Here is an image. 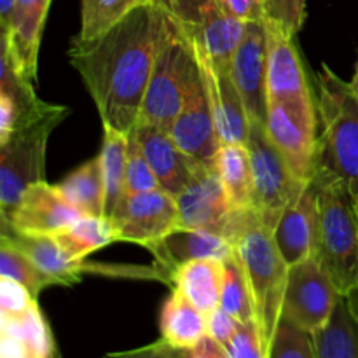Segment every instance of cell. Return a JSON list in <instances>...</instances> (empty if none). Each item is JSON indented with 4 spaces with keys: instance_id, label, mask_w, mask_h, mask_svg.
<instances>
[{
    "instance_id": "9c48e42d",
    "label": "cell",
    "mask_w": 358,
    "mask_h": 358,
    "mask_svg": "<svg viewBox=\"0 0 358 358\" xmlns=\"http://www.w3.org/2000/svg\"><path fill=\"white\" fill-rule=\"evenodd\" d=\"M266 131L296 180H313L318 150L317 103L269 100Z\"/></svg>"
},
{
    "instance_id": "74e56055",
    "label": "cell",
    "mask_w": 358,
    "mask_h": 358,
    "mask_svg": "<svg viewBox=\"0 0 358 358\" xmlns=\"http://www.w3.org/2000/svg\"><path fill=\"white\" fill-rule=\"evenodd\" d=\"M37 297L16 280L0 276V313H20L27 310Z\"/></svg>"
},
{
    "instance_id": "f546056e",
    "label": "cell",
    "mask_w": 358,
    "mask_h": 358,
    "mask_svg": "<svg viewBox=\"0 0 358 358\" xmlns=\"http://www.w3.org/2000/svg\"><path fill=\"white\" fill-rule=\"evenodd\" d=\"M126 150H128V135L103 128L100 159L105 180V217L114 215L119 203L128 194L126 191Z\"/></svg>"
},
{
    "instance_id": "60d3db41",
    "label": "cell",
    "mask_w": 358,
    "mask_h": 358,
    "mask_svg": "<svg viewBox=\"0 0 358 358\" xmlns=\"http://www.w3.org/2000/svg\"><path fill=\"white\" fill-rule=\"evenodd\" d=\"M187 358H229L226 348L206 332L205 338L189 350Z\"/></svg>"
},
{
    "instance_id": "ab89813d",
    "label": "cell",
    "mask_w": 358,
    "mask_h": 358,
    "mask_svg": "<svg viewBox=\"0 0 358 358\" xmlns=\"http://www.w3.org/2000/svg\"><path fill=\"white\" fill-rule=\"evenodd\" d=\"M236 20L243 23L264 20V0H220Z\"/></svg>"
},
{
    "instance_id": "8d00e7d4",
    "label": "cell",
    "mask_w": 358,
    "mask_h": 358,
    "mask_svg": "<svg viewBox=\"0 0 358 358\" xmlns=\"http://www.w3.org/2000/svg\"><path fill=\"white\" fill-rule=\"evenodd\" d=\"M229 358H266L261 334L255 322L240 324L236 334L226 346Z\"/></svg>"
},
{
    "instance_id": "4316f807",
    "label": "cell",
    "mask_w": 358,
    "mask_h": 358,
    "mask_svg": "<svg viewBox=\"0 0 358 358\" xmlns=\"http://www.w3.org/2000/svg\"><path fill=\"white\" fill-rule=\"evenodd\" d=\"M215 166L233 208L254 212V175L247 143H220Z\"/></svg>"
},
{
    "instance_id": "ac0fdd59",
    "label": "cell",
    "mask_w": 358,
    "mask_h": 358,
    "mask_svg": "<svg viewBox=\"0 0 358 358\" xmlns=\"http://www.w3.org/2000/svg\"><path fill=\"white\" fill-rule=\"evenodd\" d=\"M268 35V101H306L315 103L303 59L292 35L266 23Z\"/></svg>"
},
{
    "instance_id": "f1b7e54d",
    "label": "cell",
    "mask_w": 358,
    "mask_h": 358,
    "mask_svg": "<svg viewBox=\"0 0 358 358\" xmlns=\"http://www.w3.org/2000/svg\"><path fill=\"white\" fill-rule=\"evenodd\" d=\"M58 187L83 215H103L105 180L100 154L70 171Z\"/></svg>"
},
{
    "instance_id": "8992f818",
    "label": "cell",
    "mask_w": 358,
    "mask_h": 358,
    "mask_svg": "<svg viewBox=\"0 0 358 358\" xmlns=\"http://www.w3.org/2000/svg\"><path fill=\"white\" fill-rule=\"evenodd\" d=\"M234 248L250 289L254 322L261 334L264 357L268 358L269 345L283 313L289 264L280 254L271 231L259 220L245 229Z\"/></svg>"
},
{
    "instance_id": "9a60e30c",
    "label": "cell",
    "mask_w": 358,
    "mask_h": 358,
    "mask_svg": "<svg viewBox=\"0 0 358 358\" xmlns=\"http://www.w3.org/2000/svg\"><path fill=\"white\" fill-rule=\"evenodd\" d=\"M171 136L185 154L199 163H215L220 149L215 117L203 84L201 69L192 79L184 105L170 128Z\"/></svg>"
},
{
    "instance_id": "6da1fadb",
    "label": "cell",
    "mask_w": 358,
    "mask_h": 358,
    "mask_svg": "<svg viewBox=\"0 0 358 358\" xmlns=\"http://www.w3.org/2000/svg\"><path fill=\"white\" fill-rule=\"evenodd\" d=\"M159 21L161 7L149 0L94 41L72 38L70 65L83 79L103 128L128 135L140 122Z\"/></svg>"
},
{
    "instance_id": "f35d334b",
    "label": "cell",
    "mask_w": 358,
    "mask_h": 358,
    "mask_svg": "<svg viewBox=\"0 0 358 358\" xmlns=\"http://www.w3.org/2000/svg\"><path fill=\"white\" fill-rule=\"evenodd\" d=\"M240 324V320H236L233 315L224 311L220 306L217 308V310H213L212 313L206 315V331H208V334L212 336L213 339H217L224 348L229 345L233 336L236 334Z\"/></svg>"
},
{
    "instance_id": "836d02e7",
    "label": "cell",
    "mask_w": 358,
    "mask_h": 358,
    "mask_svg": "<svg viewBox=\"0 0 358 358\" xmlns=\"http://www.w3.org/2000/svg\"><path fill=\"white\" fill-rule=\"evenodd\" d=\"M268 358H317L313 334L282 315L269 345Z\"/></svg>"
},
{
    "instance_id": "484cf974",
    "label": "cell",
    "mask_w": 358,
    "mask_h": 358,
    "mask_svg": "<svg viewBox=\"0 0 358 358\" xmlns=\"http://www.w3.org/2000/svg\"><path fill=\"white\" fill-rule=\"evenodd\" d=\"M226 261L224 259H196L182 264L170 280L196 308L205 315L219 308Z\"/></svg>"
},
{
    "instance_id": "1f68e13d",
    "label": "cell",
    "mask_w": 358,
    "mask_h": 358,
    "mask_svg": "<svg viewBox=\"0 0 358 358\" xmlns=\"http://www.w3.org/2000/svg\"><path fill=\"white\" fill-rule=\"evenodd\" d=\"M2 238L0 240V276L16 280L17 283L27 287L37 299L42 290L56 285L21 248H17L7 238Z\"/></svg>"
},
{
    "instance_id": "603a6c76",
    "label": "cell",
    "mask_w": 358,
    "mask_h": 358,
    "mask_svg": "<svg viewBox=\"0 0 358 358\" xmlns=\"http://www.w3.org/2000/svg\"><path fill=\"white\" fill-rule=\"evenodd\" d=\"M0 353L3 358L55 355V339L37 301L20 313H0Z\"/></svg>"
},
{
    "instance_id": "ee69618b",
    "label": "cell",
    "mask_w": 358,
    "mask_h": 358,
    "mask_svg": "<svg viewBox=\"0 0 358 358\" xmlns=\"http://www.w3.org/2000/svg\"><path fill=\"white\" fill-rule=\"evenodd\" d=\"M357 206H358V201H357Z\"/></svg>"
},
{
    "instance_id": "d4e9b609",
    "label": "cell",
    "mask_w": 358,
    "mask_h": 358,
    "mask_svg": "<svg viewBox=\"0 0 358 358\" xmlns=\"http://www.w3.org/2000/svg\"><path fill=\"white\" fill-rule=\"evenodd\" d=\"M0 236L13 241L56 285H73L86 271V261H76L59 245L56 234H21L0 229Z\"/></svg>"
},
{
    "instance_id": "d6a6232c",
    "label": "cell",
    "mask_w": 358,
    "mask_h": 358,
    "mask_svg": "<svg viewBox=\"0 0 358 358\" xmlns=\"http://www.w3.org/2000/svg\"><path fill=\"white\" fill-rule=\"evenodd\" d=\"M219 306L233 315L241 324L254 322V304H252L250 289H248L243 268L236 257V248H234L233 257L226 259V273H224L222 289H220Z\"/></svg>"
},
{
    "instance_id": "b9f144b4",
    "label": "cell",
    "mask_w": 358,
    "mask_h": 358,
    "mask_svg": "<svg viewBox=\"0 0 358 358\" xmlns=\"http://www.w3.org/2000/svg\"><path fill=\"white\" fill-rule=\"evenodd\" d=\"M14 3H16V0H0V30H6L7 24H9Z\"/></svg>"
},
{
    "instance_id": "8fae6325",
    "label": "cell",
    "mask_w": 358,
    "mask_h": 358,
    "mask_svg": "<svg viewBox=\"0 0 358 358\" xmlns=\"http://www.w3.org/2000/svg\"><path fill=\"white\" fill-rule=\"evenodd\" d=\"M339 294L320 259L311 255L289 266L282 315L313 334L331 317Z\"/></svg>"
},
{
    "instance_id": "277c9868",
    "label": "cell",
    "mask_w": 358,
    "mask_h": 358,
    "mask_svg": "<svg viewBox=\"0 0 358 358\" xmlns=\"http://www.w3.org/2000/svg\"><path fill=\"white\" fill-rule=\"evenodd\" d=\"M198 72L199 63L196 58L194 42L177 20L161 7L156 56L147 84L140 122L170 129Z\"/></svg>"
},
{
    "instance_id": "e0dca14e",
    "label": "cell",
    "mask_w": 358,
    "mask_h": 358,
    "mask_svg": "<svg viewBox=\"0 0 358 358\" xmlns=\"http://www.w3.org/2000/svg\"><path fill=\"white\" fill-rule=\"evenodd\" d=\"M273 240L289 266L317 255L318 248V187L317 182L303 185L287 205L273 229Z\"/></svg>"
},
{
    "instance_id": "ffe728a7",
    "label": "cell",
    "mask_w": 358,
    "mask_h": 358,
    "mask_svg": "<svg viewBox=\"0 0 358 358\" xmlns=\"http://www.w3.org/2000/svg\"><path fill=\"white\" fill-rule=\"evenodd\" d=\"M154 261L166 275H173L177 268L196 259H229L234 255L233 241L210 229L177 227L161 240L147 247Z\"/></svg>"
},
{
    "instance_id": "5bb4252c",
    "label": "cell",
    "mask_w": 358,
    "mask_h": 358,
    "mask_svg": "<svg viewBox=\"0 0 358 358\" xmlns=\"http://www.w3.org/2000/svg\"><path fill=\"white\" fill-rule=\"evenodd\" d=\"M79 217L83 213L66 199L58 184L41 180L28 185L16 208L0 219V229L21 234H58Z\"/></svg>"
},
{
    "instance_id": "7c38bea8",
    "label": "cell",
    "mask_w": 358,
    "mask_h": 358,
    "mask_svg": "<svg viewBox=\"0 0 358 358\" xmlns=\"http://www.w3.org/2000/svg\"><path fill=\"white\" fill-rule=\"evenodd\" d=\"M110 219L117 226L121 241L147 248L178 227L177 199L164 189L128 192Z\"/></svg>"
},
{
    "instance_id": "d590c367",
    "label": "cell",
    "mask_w": 358,
    "mask_h": 358,
    "mask_svg": "<svg viewBox=\"0 0 358 358\" xmlns=\"http://www.w3.org/2000/svg\"><path fill=\"white\" fill-rule=\"evenodd\" d=\"M308 0H264V21L296 37L306 21Z\"/></svg>"
},
{
    "instance_id": "44dd1931",
    "label": "cell",
    "mask_w": 358,
    "mask_h": 358,
    "mask_svg": "<svg viewBox=\"0 0 358 358\" xmlns=\"http://www.w3.org/2000/svg\"><path fill=\"white\" fill-rule=\"evenodd\" d=\"M161 339L149 346L152 355L187 357L189 350L206 336V315L178 289L171 290L161 310Z\"/></svg>"
},
{
    "instance_id": "4dcf8cb0",
    "label": "cell",
    "mask_w": 358,
    "mask_h": 358,
    "mask_svg": "<svg viewBox=\"0 0 358 358\" xmlns=\"http://www.w3.org/2000/svg\"><path fill=\"white\" fill-rule=\"evenodd\" d=\"M149 0H80V30L76 41H94Z\"/></svg>"
},
{
    "instance_id": "e575fe53",
    "label": "cell",
    "mask_w": 358,
    "mask_h": 358,
    "mask_svg": "<svg viewBox=\"0 0 358 358\" xmlns=\"http://www.w3.org/2000/svg\"><path fill=\"white\" fill-rule=\"evenodd\" d=\"M161 189L156 173L150 168L135 131L128 133V150H126V191L145 192Z\"/></svg>"
},
{
    "instance_id": "2e32d148",
    "label": "cell",
    "mask_w": 358,
    "mask_h": 358,
    "mask_svg": "<svg viewBox=\"0 0 358 358\" xmlns=\"http://www.w3.org/2000/svg\"><path fill=\"white\" fill-rule=\"evenodd\" d=\"M194 49L220 143H247L250 121L231 76V69L217 65L198 45H194Z\"/></svg>"
},
{
    "instance_id": "4fadbf2b",
    "label": "cell",
    "mask_w": 358,
    "mask_h": 358,
    "mask_svg": "<svg viewBox=\"0 0 358 358\" xmlns=\"http://www.w3.org/2000/svg\"><path fill=\"white\" fill-rule=\"evenodd\" d=\"M231 76L238 87L248 121L268 119V35L264 20L250 21L231 59Z\"/></svg>"
},
{
    "instance_id": "5b68a950",
    "label": "cell",
    "mask_w": 358,
    "mask_h": 358,
    "mask_svg": "<svg viewBox=\"0 0 358 358\" xmlns=\"http://www.w3.org/2000/svg\"><path fill=\"white\" fill-rule=\"evenodd\" d=\"M318 187L317 257L341 294L358 289V206L338 178L315 175Z\"/></svg>"
},
{
    "instance_id": "ba28073f",
    "label": "cell",
    "mask_w": 358,
    "mask_h": 358,
    "mask_svg": "<svg viewBox=\"0 0 358 358\" xmlns=\"http://www.w3.org/2000/svg\"><path fill=\"white\" fill-rule=\"evenodd\" d=\"M247 147L254 175V212L259 222L273 233L283 210L306 184L296 180L289 164L269 138L266 124L252 122Z\"/></svg>"
},
{
    "instance_id": "83f0119b",
    "label": "cell",
    "mask_w": 358,
    "mask_h": 358,
    "mask_svg": "<svg viewBox=\"0 0 358 358\" xmlns=\"http://www.w3.org/2000/svg\"><path fill=\"white\" fill-rule=\"evenodd\" d=\"M56 238L63 250L76 261H86L93 252L121 241L115 222L105 215L79 217L72 226L56 234Z\"/></svg>"
},
{
    "instance_id": "cb8c5ba5",
    "label": "cell",
    "mask_w": 358,
    "mask_h": 358,
    "mask_svg": "<svg viewBox=\"0 0 358 358\" xmlns=\"http://www.w3.org/2000/svg\"><path fill=\"white\" fill-rule=\"evenodd\" d=\"M317 358H358V289L339 294L331 317L313 332Z\"/></svg>"
},
{
    "instance_id": "d6986e66",
    "label": "cell",
    "mask_w": 358,
    "mask_h": 358,
    "mask_svg": "<svg viewBox=\"0 0 358 358\" xmlns=\"http://www.w3.org/2000/svg\"><path fill=\"white\" fill-rule=\"evenodd\" d=\"M161 189L177 196L191 180L199 161L185 154L171 136L170 129L149 122H138L133 129Z\"/></svg>"
},
{
    "instance_id": "7bdbcfd3",
    "label": "cell",
    "mask_w": 358,
    "mask_h": 358,
    "mask_svg": "<svg viewBox=\"0 0 358 358\" xmlns=\"http://www.w3.org/2000/svg\"><path fill=\"white\" fill-rule=\"evenodd\" d=\"M348 87L350 91H352L353 96L358 98V59L355 63V72H353V77L348 80Z\"/></svg>"
},
{
    "instance_id": "3957f363",
    "label": "cell",
    "mask_w": 358,
    "mask_h": 358,
    "mask_svg": "<svg viewBox=\"0 0 358 358\" xmlns=\"http://www.w3.org/2000/svg\"><path fill=\"white\" fill-rule=\"evenodd\" d=\"M69 115L66 105L41 100L0 142V219L16 208L28 185L44 180L49 136Z\"/></svg>"
},
{
    "instance_id": "52a82bcc",
    "label": "cell",
    "mask_w": 358,
    "mask_h": 358,
    "mask_svg": "<svg viewBox=\"0 0 358 358\" xmlns=\"http://www.w3.org/2000/svg\"><path fill=\"white\" fill-rule=\"evenodd\" d=\"M178 206V227L210 229L236 243L248 226L255 222V212H238L229 203L215 163H199L189 184L175 196Z\"/></svg>"
},
{
    "instance_id": "30bf717a",
    "label": "cell",
    "mask_w": 358,
    "mask_h": 358,
    "mask_svg": "<svg viewBox=\"0 0 358 358\" xmlns=\"http://www.w3.org/2000/svg\"><path fill=\"white\" fill-rule=\"evenodd\" d=\"M177 20L194 45L217 65L231 69L234 51L243 38L247 23L236 20L220 0H156Z\"/></svg>"
},
{
    "instance_id": "7402d4cb",
    "label": "cell",
    "mask_w": 358,
    "mask_h": 358,
    "mask_svg": "<svg viewBox=\"0 0 358 358\" xmlns=\"http://www.w3.org/2000/svg\"><path fill=\"white\" fill-rule=\"evenodd\" d=\"M49 7L51 0H16L9 24L0 30L20 70L34 83L37 80L38 51Z\"/></svg>"
},
{
    "instance_id": "7a4b0ae2",
    "label": "cell",
    "mask_w": 358,
    "mask_h": 358,
    "mask_svg": "<svg viewBox=\"0 0 358 358\" xmlns=\"http://www.w3.org/2000/svg\"><path fill=\"white\" fill-rule=\"evenodd\" d=\"M318 150L315 175L341 180L358 201V98L327 63L315 73Z\"/></svg>"
}]
</instances>
